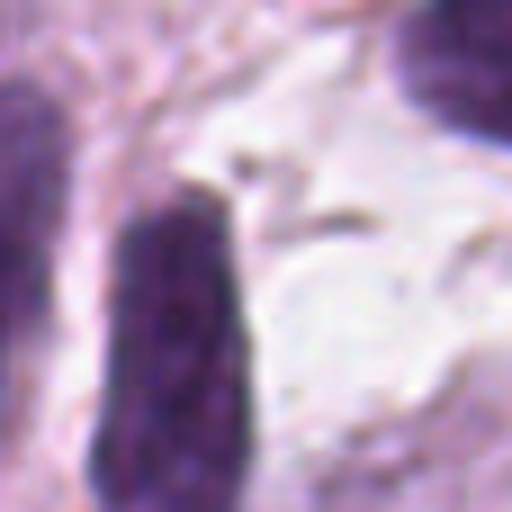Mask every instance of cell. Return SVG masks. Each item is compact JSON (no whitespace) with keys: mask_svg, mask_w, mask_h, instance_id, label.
I'll return each mask as SVG.
<instances>
[{"mask_svg":"<svg viewBox=\"0 0 512 512\" xmlns=\"http://www.w3.org/2000/svg\"><path fill=\"white\" fill-rule=\"evenodd\" d=\"M63 189H72L63 108H54L36 81H0V423H9V360H18V333H36V315H45L54 234H63Z\"/></svg>","mask_w":512,"mask_h":512,"instance_id":"cell-2","label":"cell"},{"mask_svg":"<svg viewBox=\"0 0 512 512\" xmlns=\"http://www.w3.org/2000/svg\"><path fill=\"white\" fill-rule=\"evenodd\" d=\"M405 90L441 126L512 144V0H423L405 27Z\"/></svg>","mask_w":512,"mask_h":512,"instance_id":"cell-3","label":"cell"},{"mask_svg":"<svg viewBox=\"0 0 512 512\" xmlns=\"http://www.w3.org/2000/svg\"><path fill=\"white\" fill-rule=\"evenodd\" d=\"M252 477V333L207 189L144 207L108 279L90 512H234Z\"/></svg>","mask_w":512,"mask_h":512,"instance_id":"cell-1","label":"cell"}]
</instances>
